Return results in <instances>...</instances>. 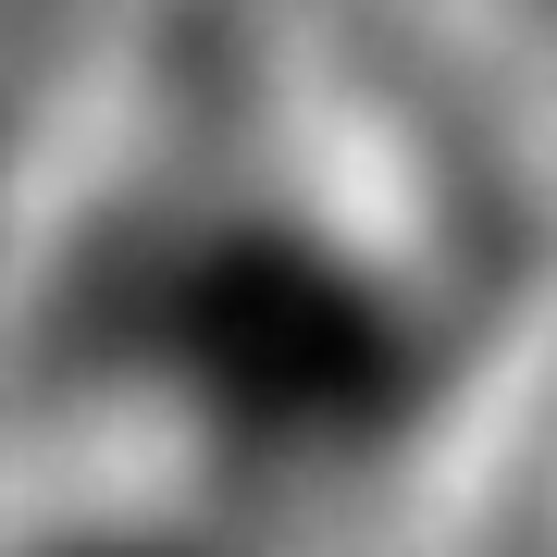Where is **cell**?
Returning a JSON list of instances; mask_svg holds the SVG:
<instances>
[{"instance_id": "1", "label": "cell", "mask_w": 557, "mask_h": 557, "mask_svg": "<svg viewBox=\"0 0 557 557\" xmlns=\"http://www.w3.org/2000/svg\"><path fill=\"white\" fill-rule=\"evenodd\" d=\"M0 557H285V545L248 520H186V508H75V520L13 533Z\"/></svg>"}]
</instances>
